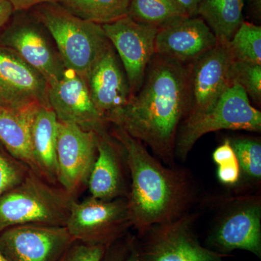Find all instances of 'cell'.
I'll return each mask as SVG.
<instances>
[{
  "label": "cell",
  "instance_id": "obj_10",
  "mask_svg": "<svg viewBox=\"0 0 261 261\" xmlns=\"http://www.w3.org/2000/svg\"><path fill=\"white\" fill-rule=\"evenodd\" d=\"M102 27L119 56L134 95L143 83L147 66L155 54L154 42L159 29L135 21L128 15Z\"/></svg>",
  "mask_w": 261,
  "mask_h": 261
},
{
  "label": "cell",
  "instance_id": "obj_13",
  "mask_svg": "<svg viewBox=\"0 0 261 261\" xmlns=\"http://www.w3.org/2000/svg\"><path fill=\"white\" fill-rule=\"evenodd\" d=\"M49 84L14 51L0 46V94L13 109L50 108Z\"/></svg>",
  "mask_w": 261,
  "mask_h": 261
},
{
  "label": "cell",
  "instance_id": "obj_36",
  "mask_svg": "<svg viewBox=\"0 0 261 261\" xmlns=\"http://www.w3.org/2000/svg\"><path fill=\"white\" fill-rule=\"evenodd\" d=\"M123 261H142L140 252H139L138 247H137L136 236H133V235L132 236L129 251H128L126 258Z\"/></svg>",
  "mask_w": 261,
  "mask_h": 261
},
{
  "label": "cell",
  "instance_id": "obj_7",
  "mask_svg": "<svg viewBox=\"0 0 261 261\" xmlns=\"http://www.w3.org/2000/svg\"><path fill=\"white\" fill-rule=\"evenodd\" d=\"M65 227L75 241L108 247L132 228L126 197L106 200L89 197L72 204Z\"/></svg>",
  "mask_w": 261,
  "mask_h": 261
},
{
  "label": "cell",
  "instance_id": "obj_2",
  "mask_svg": "<svg viewBox=\"0 0 261 261\" xmlns=\"http://www.w3.org/2000/svg\"><path fill=\"white\" fill-rule=\"evenodd\" d=\"M110 133L126 158L130 177L127 203L137 234L188 214L197 198L195 180L189 171L166 166L120 127L112 125Z\"/></svg>",
  "mask_w": 261,
  "mask_h": 261
},
{
  "label": "cell",
  "instance_id": "obj_30",
  "mask_svg": "<svg viewBox=\"0 0 261 261\" xmlns=\"http://www.w3.org/2000/svg\"><path fill=\"white\" fill-rule=\"evenodd\" d=\"M218 179L226 186H233L241 178V169L238 161L218 166Z\"/></svg>",
  "mask_w": 261,
  "mask_h": 261
},
{
  "label": "cell",
  "instance_id": "obj_18",
  "mask_svg": "<svg viewBox=\"0 0 261 261\" xmlns=\"http://www.w3.org/2000/svg\"><path fill=\"white\" fill-rule=\"evenodd\" d=\"M86 82L94 106L104 118L126 106L132 96L123 65L111 44L89 70Z\"/></svg>",
  "mask_w": 261,
  "mask_h": 261
},
{
  "label": "cell",
  "instance_id": "obj_6",
  "mask_svg": "<svg viewBox=\"0 0 261 261\" xmlns=\"http://www.w3.org/2000/svg\"><path fill=\"white\" fill-rule=\"evenodd\" d=\"M195 215L189 212L137 234L142 261H224L228 255L213 251L199 241L194 229Z\"/></svg>",
  "mask_w": 261,
  "mask_h": 261
},
{
  "label": "cell",
  "instance_id": "obj_38",
  "mask_svg": "<svg viewBox=\"0 0 261 261\" xmlns=\"http://www.w3.org/2000/svg\"><path fill=\"white\" fill-rule=\"evenodd\" d=\"M0 261H10L0 250Z\"/></svg>",
  "mask_w": 261,
  "mask_h": 261
},
{
  "label": "cell",
  "instance_id": "obj_20",
  "mask_svg": "<svg viewBox=\"0 0 261 261\" xmlns=\"http://www.w3.org/2000/svg\"><path fill=\"white\" fill-rule=\"evenodd\" d=\"M38 107L17 110L0 106V144L37 174L31 140V123Z\"/></svg>",
  "mask_w": 261,
  "mask_h": 261
},
{
  "label": "cell",
  "instance_id": "obj_5",
  "mask_svg": "<svg viewBox=\"0 0 261 261\" xmlns=\"http://www.w3.org/2000/svg\"><path fill=\"white\" fill-rule=\"evenodd\" d=\"M220 130L261 132V112L253 107L248 96L233 83L207 112L178 128L175 157L187 159L196 142L211 132Z\"/></svg>",
  "mask_w": 261,
  "mask_h": 261
},
{
  "label": "cell",
  "instance_id": "obj_23",
  "mask_svg": "<svg viewBox=\"0 0 261 261\" xmlns=\"http://www.w3.org/2000/svg\"><path fill=\"white\" fill-rule=\"evenodd\" d=\"M130 0H59L70 13L92 23L104 25L128 15Z\"/></svg>",
  "mask_w": 261,
  "mask_h": 261
},
{
  "label": "cell",
  "instance_id": "obj_8",
  "mask_svg": "<svg viewBox=\"0 0 261 261\" xmlns=\"http://www.w3.org/2000/svg\"><path fill=\"white\" fill-rule=\"evenodd\" d=\"M205 240V246L228 255L233 250L251 252L261 258L260 197H245L228 202Z\"/></svg>",
  "mask_w": 261,
  "mask_h": 261
},
{
  "label": "cell",
  "instance_id": "obj_25",
  "mask_svg": "<svg viewBox=\"0 0 261 261\" xmlns=\"http://www.w3.org/2000/svg\"><path fill=\"white\" fill-rule=\"evenodd\" d=\"M232 146L241 173L249 179L260 181L261 179V143L255 137H241L228 138Z\"/></svg>",
  "mask_w": 261,
  "mask_h": 261
},
{
  "label": "cell",
  "instance_id": "obj_26",
  "mask_svg": "<svg viewBox=\"0 0 261 261\" xmlns=\"http://www.w3.org/2000/svg\"><path fill=\"white\" fill-rule=\"evenodd\" d=\"M231 77L257 106L261 104V64L233 61Z\"/></svg>",
  "mask_w": 261,
  "mask_h": 261
},
{
  "label": "cell",
  "instance_id": "obj_37",
  "mask_svg": "<svg viewBox=\"0 0 261 261\" xmlns=\"http://www.w3.org/2000/svg\"><path fill=\"white\" fill-rule=\"evenodd\" d=\"M0 106H3V107L11 108L10 107L9 105L7 103L6 101H5L4 97L2 96L1 94H0Z\"/></svg>",
  "mask_w": 261,
  "mask_h": 261
},
{
  "label": "cell",
  "instance_id": "obj_12",
  "mask_svg": "<svg viewBox=\"0 0 261 261\" xmlns=\"http://www.w3.org/2000/svg\"><path fill=\"white\" fill-rule=\"evenodd\" d=\"M97 153L95 132L58 121V182L70 195L75 197L82 187L87 185Z\"/></svg>",
  "mask_w": 261,
  "mask_h": 261
},
{
  "label": "cell",
  "instance_id": "obj_34",
  "mask_svg": "<svg viewBox=\"0 0 261 261\" xmlns=\"http://www.w3.org/2000/svg\"><path fill=\"white\" fill-rule=\"evenodd\" d=\"M180 6H181L190 17L197 16L200 0H174Z\"/></svg>",
  "mask_w": 261,
  "mask_h": 261
},
{
  "label": "cell",
  "instance_id": "obj_33",
  "mask_svg": "<svg viewBox=\"0 0 261 261\" xmlns=\"http://www.w3.org/2000/svg\"><path fill=\"white\" fill-rule=\"evenodd\" d=\"M14 11L8 0H0V29L6 25Z\"/></svg>",
  "mask_w": 261,
  "mask_h": 261
},
{
  "label": "cell",
  "instance_id": "obj_21",
  "mask_svg": "<svg viewBox=\"0 0 261 261\" xmlns=\"http://www.w3.org/2000/svg\"><path fill=\"white\" fill-rule=\"evenodd\" d=\"M244 0H200V17L220 43H228L243 23Z\"/></svg>",
  "mask_w": 261,
  "mask_h": 261
},
{
  "label": "cell",
  "instance_id": "obj_11",
  "mask_svg": "<svg viewBox=\"0 0 261 261\" xmlns=\"http://www.w3.org/2000/svg\"><path fill=\"white\" fill-rule=\"evenodd\" d=\"M75 242L65 226L20 225L0 232V250L10 261H59Z\"/></svg>",
  "mask_w": 261,
  "mask_h": 261
},
{
  "label": "cell",
  "instance_id": "obj_16",
  "mask_svg": "<svg viewBox=\"0 0 261 261\" xmlns=\"http://www.w3.org/2000/svg\"><path fill=\"white\" fill-rule=\"evenodd\" d=\"M96 135L97 158L87 181L90 197L106 200L126 197L129 185L123 149L107 128Z\"/></svg>",
  "mask_w": 261,
  "mask_h": 261
},
{
  "label": "cell",
  "instance_id": "obj_35",
  "mask_svg": "<svg viewBox=\"0 0 261 261\" xmlns=\"http://www.w3.org/2000/svg\"><path fill=\"white\" fill-rule=\"evenodd\" d=\"M249 14L256 22L261 20V0H247Z\"/></svg>",
  "mask_w": 261,
  "mask_h": 261
},
{
  "label": "cell",
  "instance_id": "obj_14",
  "mask_svg": "<svg viewBox=\"0 0 261 261\" xmlns=\"http://www.w3.org/2000/svg\"><path fill=\"white\" fill-rule=\"evenodd\" d=\"M48 97L58 121L95 133L107 128L108 123L94 106L86 80L75 72L67 70L61 80L49 86Z\"/></svg>",
  "mask_w": 261,
  "mask_h": 261
},
{
  "label": "cell",
  "instance_id": "obj_4",
  "mask_svg": "<svg viewBox=\"0 0 261 261\" xmlns=\"http://www.w3.org/2000/svg\"><path fill=\"white\" fill-rule=\"evenodd\" d=\"M37 16L54 40L65 68L86 80L111 45L102 25L78 18L58 3L39 5Z\"/></svg>",
  "mask_w": 261,
  "mask_h": 261
},
{
  "label": "cell",
  "instance_id": "obj_32",
  "mask_svg": "<svg viewBox=\"0 0 261 261\" xmlns=\"http://www.w3.org/2000/svg\"><path fill=\"white\" fill-rule=\"evenodd\" d=\"M13 5L15 11H23L34 8L37 5L47 3H58L59 0H8Z\"/></svg>",
  "mask_w": 261,
  "mask_h": 261
},
{
  "label": "cell",
  "instance_id": "obj_22",
  "mask_svg": "<svg viewBox=\"0 0 261 261\" xmlns=\"http://www.w3.org/2000/svg\"><path fill=\"white\" fill-rule=\"evenodd\" d=\"M127 15L159 29L190 17L174 0H130Z\"/></svg>",
  "mask_w": 261,
  "mask_h": 261
},
{
  "label": "cell",
  "instance_id": "obj_29",
  "mask_svg": "<svg viewBox=\"0 0 261 261\" xmlns=\"http://www.w3.org/2000/svg\"><path fill=\"white\" fill-rule=\"evenodd\" d=\"M132 235L128 234L120 239L106 248L101 261H123L129 251Z\"/></svg>",
  "mask_w": 261,
  "mask_h": 261
},
{
  "label": "cell",
  "instance_id": "obj_17",
  "mask_svg": "<svg viewBox=\"0 0 261 261\" xmlns=\"http://www.w3.org/2000/svg\"><path fill=\"white\" fill-rule=\"evenodd\" d=\"M218 39L200 17H189L159 29L155 54L188 65L217 45Z\"/></svg>",
  "mask_w": 261,
  "mask_h": 261
},
{
  "label": "cell",
  "instance_id": "obj_19",
  "mask_svg": "<svg viewBox=\"0 0 261 261\" xmlns=\"http://www.w3.org/2000/svg\"><path fill=\"white\" fill-rule=\"evenodd\" d=\"M58 121L51 108L39 106L33 115L31 140L37 173L53 185H58L57 137Z\"/></svg>",
  "mask_w": 261,
  "mask_h": 261
},
{
  "label": "cell",
  "instance_id": "obj_9",
  "mask_svg": "<svg viewBox=\"0 0 261 261\" xmlns=\"http://www.w3.org/2000/svg\"><path fill=\"white\" fill-rule=\"evenodd\" d=\"M233 60L227 43H218L189 65L188 108L181 123H189L207 112L233 84Z\"/></svg>",
  "mask_w": 261,
  "mask_h": 261
},
{
  "label": "cell",
  "instance_id": "obj_24",
  "mask_svg": "<svg viewBox=\"0 0 261 261\" xmlns=\"http://www.w3.org/2000/svg\"><path fill=\"white\" fill-rule=\"evenodd\" d=\"M233 61L261 64V27L244 21L227 43Z\"/></svg>",
  "mask_w": 261,
  "mask_h": 261
},
{
  "label": "cell",
  "instance_id": "obj_31",
  "mask_svg": "<svg viewBox=\"0 0 261 261\" xmlns=\"http://www.w3.org/2000/svg\"><path fill=\"white\" fill-rule=\"evenodd\" d=\"M212 157L213 161L218 166L238 161L228 139H226L221 145L215 149Z\"/></svg>",
  "mask_w": 261,
  "mask_h": 261
},
{
  "label": "cell",
  "instance_id": "obj_27",
  "mask_svg": "<svg viewBox=\"0 0 261 261\" xmlns=\"http://www.w3.org/2000/svg\"><path fill=\"white\" fill-rule=\"evenodd\" d=\"M30 170L0 144V197L23 181Z\"/></svg>",
  "mask_w": 261,
  "mask_h": 261
},
{
  "label": "cell",
  "instance_id": "obj_1",
  "mask_svg": "<svg viewBox=\"0 0 261 261\" xmlns=\"http://www.w3.org/2000/svg\"><path fill=\"white\" fill-rule=\"evenodd\" d=\"M189 65L154 54L137 93L105 117L149 147L154 156L174 166L178 128L188 108Z\"/></svg>",
  "mask_w": 261,
  "mask_h": 261
},
{
  "label": "cell",
  "instance_id": "obj_15",
  "mask_svg": "<svg viewBox=\"0 0 261 261\" xmlns=\"http://www.w3.org/2000/svg\"><path fill=\"white\" fill-rule=\"evenodd\" d=\"M0 42L37 70L49 87L61 80L68 70L57 47L40 27L32 22L15 24L3 34Z\"/></svg>",
  "mask_w": 261,
  "mask_h": 261
},
{
  "label": "cell",
  "instance_id": "obj_3",
  "mask_svg": "<svg viewBox=\"0 0 261 261\" xmlns=\"http://www.w3.org/2000/svg\"><path fill=\"white\" fill-rule=\"evenodd\" d=\"M75 197L32 170L0 197V232L20 225L65 226Z\"/></svg>",
  "mask_w": 261,
  "mask_h": 261
},
{
  "label": "cell",
  "instance_id": "obj_28",
  "mask_svg": "<svg viewBox=\"0 0 261 261\" xmlns=\"http://www.w3.org/2000/svg\"><path fill=\"white\" fill-rule=\"evenodd\" d=\"M106 248L75 241L59 261H101Z\"/></svg>",
  "mask_w": 261,
  "mask_h": 261
}]
</instances>
